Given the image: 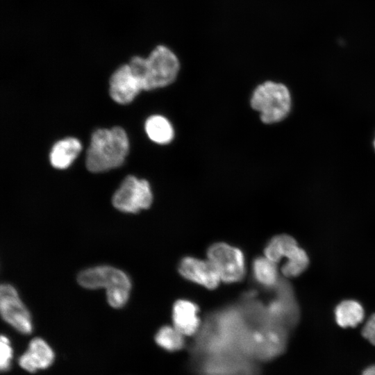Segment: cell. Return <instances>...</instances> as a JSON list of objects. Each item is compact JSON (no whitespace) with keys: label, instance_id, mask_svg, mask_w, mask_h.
Here are the masks:
<instances>
[{"label":"cell","instance_id":"cell-1","mask_svg":"<svg viewBox=\"0 0 375 375\" xmlns=\"http://www.w3.org/2000/svg\"><path fill=\"white\" fill-rule=\"evenodd\" d=\"M128 65L143 90H151L172 84L181 69L177 53L164 44L156 45L146 58L132 57Z\"/></svg>","mask_w":375,"mask_h":375},{"label":"cell","instance_id":"cell-17","mask_svg":"<svg viewBox=\"0 0 375 375\" xmlns=\"http://www.w3.org/2000/svg\"><path fill=\"white\" fill-rule=\"evenodd\" d=\"M287 261L283 265L281 272L285 277H296L303 272L308 266L309 259L306 251L298 245L286 256Z\"/></svg>","mask_w":375,"mask_h":375},{"label":"cell","instance_id":"cell-22","mask_svg":"<svg viewBox=\"0 0 375 375\" xmlns=\"http://www.w3.org/2000/svg\"><path fill=\"white\" fill-rule=\"evenodd\" d=\"M374 147H375V142H374Z\"/></svg>","mask_w":375,"mask_h":375},{"label":"cell","instance_id":"cell-2","mask_svg":"<svg viewBox=\"0 0 375 375\" xmlns=\"http://www.w3.org/2000/svg\"><path fill=\"white\" fill-rule=\"evenodd\" d=\"M128 140L120 127L96 130L87 150L85 165L91 172H102L120 166L128 151Z\"/></svg>","mask_w":375,"mask_h":375},{"label":"cell","instance_id":"cell-3","mask_svg":"<svg viewBox=\"0 0 375 375\" xmlns=\"http://www.w3.org/2000/svg\"><path fill=\"white\" fill-rule=\"evenodd\" d=\"M251 106L260 114L265 124L281 122L288 115L291 97L288 88L271 81L258 85L251 97Z\"/></svg>","mask_w":375,"mask_h":375},{"label":"cell","instance_id":"cell-18","mask_svg":"<svg viewBox=\"0 0 375 375\" xmlns=\"http://www.w3.org/2000/svg\"><path fill=\"white\" fill-rule=\"evenodd\" d=\"M183 335L174 326L161 327L156 334V344L169 351H177L184 345Z\"/></svg>","mask_w":375,"mask_h":375},{"label":"cell","instance_id":"cell-9","mask_svg":"<svg viewBox=\"0 0 375 375\" xmlns=\"http://www.w3.org/2000/svg\"><path fill=\"white\" fill-rule=\"evenodd\" d=\"M110 95L119 104L131 102L143 90L128 64L117 68L110 79Z\"/></svg>","mask_w":375,"mask_h":375},{"label":"cell","instance_id":"cell-11","mask_svg":"<svg viewBox=\"0 0 375 375\" xmlns=\"http://www.w3.org/2000/svg\"><path fill=\"white\" fill-rule=\"evenodd\" d=\"M199 308L192 301L180 299L175 302L172 309L174 326L183 335H192L200 326Z\"/></svg>","mask_w":375,"mask_h":375},{"label":"cell","instance_id":"cell-4","mask_svg":"<svg viewBox=\"0 0 375 375\" xmlns=\"http://www.w3.org/2000/svg\"><path fill=\"white\" fill-rule=\"evenodd\" d=\"M207 256L221 281L231 283L238 282L244 278V256L238 248L224 242L215 243L208 248Z\"/></svg>","mask_w":375,"mask_h":375},{"label":"cell","instance_id":"cell-14","mask_svg":"<svg viewBox=\"0 0 375 375\" xmlns=\"http://www.w3.org/2000/svg\"><path fill=\"white\" fill-rule=\"evenodd\" d=\"M364 315L361 304L353 300L342 301L335 310L336 322L343 328L355 327L362 321Z\"/></svg>","mask_w":375,"mask_h":375},{"label":"cell","instance_id":"cell-10","mask_svg":"<svg viewBox=\"0 0 375 375\" xmlns=\"http://www.w3.org/2000/svg\"><path fill=\"white\" fill-rule=\"evenodd\" d=\"M55 359L50 345L42 338H35L29 342L27 350L19 358V365L30 373L49 368Z\"/></svg>","mask_w":375,"mask_h":375},{"label":"cell","instance_id":"cell-6","mask_svg":"<svg viewBox=\"0 0 375 375\" xmlns=\"http://www.w3.org/2000/svg\"><path fill=\"white\" fill-rule=\"evenodd\" d=\"M0 310L3 320L17 331L22 334L32 332L31 315L15 288L10 284L1 285Z\"/></svg>","mask_w":375,"mask_h":375},{"label":"cell","instance_id":"cell-7","mask_svg":"<svg viewBox=\"0 0 375 375\" xmlns=\"http://www.w3.org/2000/svg\"><path fill=\"white\" fill-rule=\"evenodd\" d=\"M78 283L88 289L106 288V292L124 289L131 290V282L123 271L110 266H97L79 273Z\"/></svg>","mask_w":375,"mask_h":375},{"label":"cell","instance_id":"cell-20","mask_svg":"<svg viewBox=\"0 0 375 375\" xmlns=\"http://www.w3.org/2000/svg\"><path fill=\"white\" fill-rule=\"evenodd\" d=\"M365 338L375 345V314L372 315L362 330Z\"/></svg>","mask_w":375,"mask_h":375},{"label":"cell","instance_id":"cell-21","mask_svg":"<svg viewBox=\"0 0 375 375\" xmlns=\"http://www.w3.org/2000/svg\"><path fill=\"white\" fill-rule=\"evenodd\" d=\"M362 375H375V365L367 368Z\"/></svg>","mask_w":375,"mask_h":375},{"label":"cell","instance_id":"cell-5","mask_svg":"<svg viewBox=\"0 0 375 375\" xmlns=\"http://www.w3.org/2000/svg\"><path fill=\"white\" fill-rule=\"evenodd\" d=\"M153 201V194L149 182L127 176L112 198V205L117 210L130 213L149 208Z\"/></svg>","mask_w":375,"mask_h":375},{"label":"cell","instance_id":"cell-8","mask_svg":"<svg viewBox=\"0 0 375 375\" xmlns=\"http://www.w3.org/2000/svg\"><path fill=\"white\" fill-rule=\"evenodd\" d=\"M178 271L185 278L210 290L216 288L221 281L215 268L208 260L190 256L181 260Z\"/></svg>","mask_w":375,"mask_h":375},{"label":"cell","instance_id":"cell-13","mask_svg":"<svg viewBox=\"0 0 375 375\" xmlns=\"http://www.w3.org/2000/svg\"><path fill=\"white\" fill-rule=\"evenodd\" d=\"M144 128L149 139L159 144H169L174 136L172 124L161 115L150 116L145 122Z\"/></svg>","mask_w":375,"mask_h":375},{"label":"cell","instance_id":"cell-16","mask_svg":"<svg viewBox=\"0 0 375 375\" xmlns=\"http://www.w3.org/2000/svg\"><path fill=\"white\" fill-rule=\"evenodd\" d=\"M296 240L288 235L274 237L265 249V256L275 263L278 262L296 246Z\"/></svg>","mask_w":375,"mask_h":375},{"label":"cell","instance_id":"cell-12","mask_svg":"<svg viewBox=\"0 0 375 375\" xmlns=\"http://www.w3.org/2000/svg\"><path fill=\"white\" fill-rule=\"evenodd\" d=\"M81 144L74 138H67L58 141L53 146L50 155V162L56 169L68 167L81 151Z\"/></svg>","mask_w":375,"mask_h":375},{"label":"cell","instance_id":"cell-15","mask_svg":"<svg viewBox=\"0 0 375 375\" xmlns=\"http://www.w3.org/2000/svg\"><path fill=\"white\" fill-rule=\"evenodd\" d=\"M253 274L261 285L272 288L278 282L276 263L267 257H258L253 262Z\"/></svg>","mask_w":375,"mask_h":375},{"label":"cell","instance_id":"cell-19","mask_svg":"<svg viewBox=\"0 0 375 375\" xmlns=\"http://www.w3.org/2000/svg\"><path fill=\"white\" fill-rule=\"evenodd\" d=\"M0 349V369L2 372H5L10 368L13 356L10 342L6 335L1 336Z\"/></svg>","mask_w":375,"mask_h":375}]
</instances>
